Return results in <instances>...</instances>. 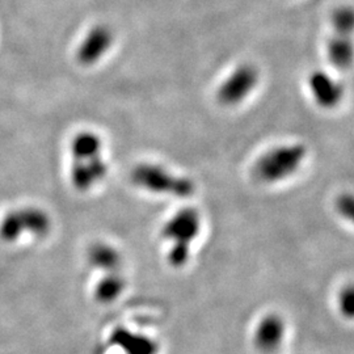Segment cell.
<instances>
[{
  "label": "cell",
  "mask_w": 354,
  "mask_h": 354,
  "mask_svg": "<svg viewBox=\"0 0 354 354\" xmlns=\"http://www.w3.org/2000/svg\"><path fill=\"white\" fill-rule=\"evenodd\" d=\"M336 209L342 218L352 221L354 212V199L351 193H342L336 201Z\"/></svg>",
  "instance_id": "17"
},
{
  "label": "cell",
  "mask_w": 354,
  "mask_h": 354,
  "mask_svg": "<svg viewBox=\"0 0 354 354\" xmlns=\"http://www.w3.org/2000/svg\"><path fill=\"white\" fill-rule=\"evenodd\" d=\"M130 180L137 188L157 196L188 199L196 192L193 180L157 163L137 164L130 173Z\"/></svg>",
  "instance_id": "1"
},
{
  "label": "cell",
  "mask_w": 354,
  "mask_h": 354,
  "mask_svg": "<svg viewBox=\"0 0 354 354\" xmlns=\"http://www.w3.org/2000/svg\"><path fill=\"white\" fill-rule=\"evenodd\" d=\"M309 88L315 102L323 109H333L342 99V85L328 72L312 71L309 75Z\"/></svg>",
  "instance_id": "10"
},
{
  "label": "cell",
  "mask_w": 354,
  "mask_h": 354,
  "mask_svg": "<svg viewBox=\"0 0 354 354\" xmlns=\"http://www.w3.org/2000/svg\"><path fill=\"white\" fill-rule=\"evenodd\" d=\"M87 260L93 269L99 270L101 273L120 272L122 267V255L120 251L105 241L91 244L87 251Z\"/></svg>",
  "instance_id": "11"
},
{
  "label": "cell",
  "mask_w": 354,
  "mask_h": 354,
  "mask_svg": "<svg viewBox=\"0 0 354 354\" xmlns=\"http://www.w3.org/2000/svg\"><path fill=\"white\" fill-rule=\"evenodd\" d=\"M307 157V148L302 143L276 146L256 160L254 175L260 183L277 184L294 176Z\"/></svg>",
  "instance_id": "2"
},
{
  "label": "cell",
  "mask_w": 354,
  "mask_h": 354,
  "mask_svg": "<svg viewBox=\"0 0 354 354\" xmlns=\"http://www.w3.org/2000/svg\"><path fill=\"white\" fill-rule=\"evenodd\" d=\"M339 311L346 319H352L354 315V290L352 285L344 286L338 298Z\"/></svg>",
  "instance_id": "16"
},
{
  "label": "cell",
  "mask_w": 354,
  "mask_h": 354,
  "mask_svg": "<svg viewBox=\"0 0 354 354\" xmlns=\"http://www.w3.org/2000/svg\"><path fill=\"white\" fill-rule=\"evenodd\" d=\"M258 82V71L254 65L243 63L232 71L219 85L217 99L226 107H234L247 99Z\"/></svg>",
  "instance_id": "5"
},
{
  "label": "cell",
  "mask_w": 354,
  "mask_h": 354,
  "mask_svg": "<svg viewBox=\"0 0 354 354\" xmlns=\"http://www.w3.org/2000/svg\"><path fill=\"white\" fill-rule=\"evenodd\" d=\"M202 230V215L199 209L186 206L170 215L160 228L162 239L170 245L193 247Z\"/></svg>",
  "instance_id": "4"
},
{
  "label": "cell",
  "mask_w": 354,
  "mask_h": 354,
  "mask_svg": "<svg viewBox=\"0 0 354 354\" xmlns=\"http://www.w3.org/2000/svg\"><path fill=\"white\" fill-rule=\"evenodd\" d=\"M354 14L351 7H340L332 14V27L336 34L351 36L353 30Z\"/></svg>",
  "instance_id": "15"
},
{
  "label": "cell",
  "mask_w": 354,
  "mask_h": 354,
  "mask_svg": "<svg viewBox=\"0 0 354 354\" xmlns=\"http://www.w3.org/2000/svg\"><path fill=\"white\" fill-rule=\"evenodd\" d=\"M113 43V33L107 25H96L91 29L76 50L80 65L91 66L107 54Z\"/></svg>",
  "instance_id": "8"
},
{
  "label": "cell",
  "mask_w": 354,
  "mask_h": 354,
  "mask_svg": "<svg viewBox=\"0 0 354 354\" xmlns=\"http://www.w3.org/2000/svg\"><path fill=\"white\" fill-rule=\"evenodd\" d=\"M286 322L281 315L272 312L263 316L254 331V345L258 352L274 353L283 345L286 336Z\"/></svg>",
  "instance_id": "7"
},
{
  "label": "cell",
  "mask_w": 354,
  "mask_h": 354,
  "mask_svg": "<svg viewBox=\"0 0 354 354\" xmlns=\"http://www.w3.org/2000/svg\"><path fill=\"white\" fill-rule=\"evenodd\" d=\"M71 157L102 155V140L93 131L78 133L70 144Z\"/></svg>",
  "instance_id": "14"
},
{
  "label": "cell",
  "mask_w": 354,
  "mask_h": 354,
  "mask_svg": "<svg viewBox=\"0 0 354 354\" xmlns=\"http://www.w3.org/2000/svg\"><path fill=\"white\" fill-rule=\"evenodd\" d=\"M327 56L332 66L345 70L349 69L353 60V45L349 36L335 34L327 43Z\"/></svg>",
  "instance_id": "13"
},
{
  "label": "cell",
  "mask_w": 354,
  "mask_h": 354,
  "mask_svg": "<svg viewBox=\"0 0 354 354\" xmlns=\"http://www.w3.org/2000/svg\"><path fill=\"white\" fill-rule=\"evenodd\" d=\"M70 181L78 192H89L100 183H102L109 172L108 163L104 156L71 157Z\"/></svg>",
  "instance_id": "6"
},
{
  "label": "cell",
  "mask_w": 354,
  "mask_h": 354,
  "mask_svg": "<svg viewBox=\"0 0 354 354\" xmlns=\"http://www.w3.org/2000/svg\"><path fill=\"white\" fill-rule=\"evenodd\" d=\"M109 344L124 354H157L160 349L154 338L126 327H115L109 335Z\"/></svg>",
  "instance_id": "9"
},
{
  "label": "cell",
  "mask_w": 354,
  "mask_h": 354,
  "mask_svg": "<svg viewBox=\"0 0 354 354\" xmlns=\"http://www.w3.org/2000/svg\"><path fill=\"white\" fill-rule=\"evenodd\" d=\"M52 231L49 212L37 206H19L5 212L0 219V239L17 243L25 238L43 239Z\"/></svg>",
  "instance_id": "3"
},
{
  "label": "cell",
  "mask_w": 354,
  "mask_h": 354,
  "mask_svg": "<svg viewBox=\"0 0 354 354\" xmlns=\"http://www.w3.org/2000/svg\"><path fill=\"white\" fill-rule=\"evenodd\" d=\"M125 289L126 280L121 270L102 273V277L93 289V297L101 305H111L124 294Z\"/></svg>",
  "instance_id": "12"
}]
</instances>
